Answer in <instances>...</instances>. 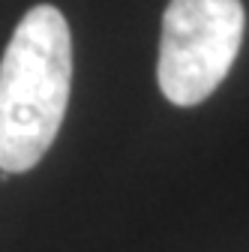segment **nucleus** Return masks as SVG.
Segmentation results:
<instances>
[{
  "label": "nucleus",
  "mask_w": 249,
  "mask_h": 252,
  "mask_svg": "<svg viewBox=\"0 0 249 252\" xmlns=\"http://www.w3.org/2000/svg\"><path fill=\"white\" fill-rule=\"evenodd\" d=\"M72 87V36L57 6L27 9L0 60V171H30L54 144Z\"/></svg>",
  "instance_id": "1"
},
{
  "label": "nucleus",
  "mask_w": 249,
  "mask_h": 252,
  "mask_svg": "<svg viewBox=\"0 0 249 252\" xmlns=\"http://www.w3.org/2000/svg\"><path fill=\"white\" fill-rule=\"evenodd\" d=\"M246 12L240 0H171L162 15L156 78L180 108L204 102L240 51Z\"/></svg>",
  "instance_id": "2"
}]
</instances>
